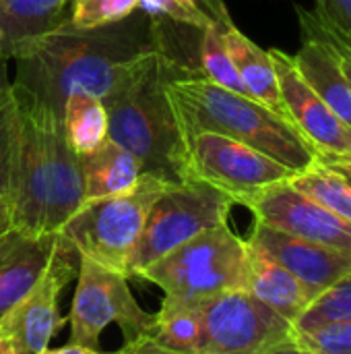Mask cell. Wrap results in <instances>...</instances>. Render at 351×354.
<instances>
[{"mask_svg": "<svg viewBox=\"0 0 351 354\" xmlns=\"http://www.w3.org/2000/svg\"><path fill=\"white\" fill-rule=\"evenodd\" d=\"M10 201L8 197H0V234L10 228Z\"/></svg>", "mask_w": 351, "mask_h": 354, "instance_id": "d590c367", "label": "cell"}, {"mask_svg": "<svg viewBox=\"0 0 351 354\" xmlns=\"http://www.w3.org/2000/svg\"><path fill=\"white\" fill-rule=\"evenodd\" d=\"M60 234H27L8 228L0 234V319L46 272Z\"/></svg>", "mask_w": 351, "mask_h": 354, "instance_id": "2e32d148", "label": "cell"}, {"mask_svg": "<svg viewBox=\"0 0 351 354\" xmlns=\"http://www.w3.org/2000/svg\"><path fill=\"white\" fill-rule=\"evenodd\" d=\"M302 46L294 54V64L308 87L351 127V85L341 68V60L333 44L323 31L314 10L296 4Z\"/></svg>", "mask_w": 351, "mask_h": 354, "instance_id": "9a60e30c", "label": "cell"}, {"mask_svg": "<svg viewBox=\"0 0 351 354\" xmlns=\"http://www.w3.org/2000/svg\"><path fill=\"white\" fill-rule=\"evenodd\" d=\"M139 10V0H72L68 25L74 29H97L120 23Z\"/></svg>", "mask_w": 351, "mask_h": 354, "instance_id": "4316f807", "label": "cell"}, {"mask_svg": "<svg viewBox=\"0 0 351 354\" xmlns=\"http://www.w3.org/2000/svg\"><path fill=\"white\" fill-rule=\"evenodd\" d=\"M223 44L246 93L259 104H263L265 108H269L271 112L290 120V114L281 97L277 71H275L269 50H263L259 44H254L236 25H230L228 29H223Z\"/></svg>", "mask_w": 351, "mask_h": 354, "instance_id": "ac0fdd59", "label": "cell"}, {"mask_svg": "<svg viewBox=\"0 0 351 354\" xmlns=\"http://www.w3.org/2000/svg\"><path fill=\"white\" fill-rule=\"evenodd\" d=\"M184 141L188 180L209 183L238 205L294 176L283 164L225 135L199 131L184 135Z\"/></svg>", "mask_w": 351, "mask_h": 354, "instance_id": "9c48e42d", "label": "cell"}, {"mask_svg": "<svg viewBox=\"0 0 351 354\" xmlns=\"http://www.w3.org/2000/svg\"><path fill=\"white\" fill-rule=\"evenodd\" d=\"M197 71H199V79H205V81L215 83L223 89L248 95L238 73H236V68H234L230 54L225 50L223 29H219L215 25L201 29L199 50H197Z\"/></svg>", "mask_w": 351, "mask_h": 354, "instance_id": "cb8c5ba5", "label": "cell"}, {"mask_svg": "<svg viewBox=\"0 0 351 354\" xmlns=\"http://www.w3.org/2000/svg\"><path fill=\"white\" fill-rule=\"evenodd\" d=\"M310 354H312V353H310Z\"/></svg>", "mask_w": 351, "mask_h": 354, "instance_id": "74e56055", "label": "cell"}, {"mask_svg": "<svg viewBox=\"0 0 351 354\" xmlns=\"http://www.w3.org/2000/svg\"><path fill=\"white\" fill-rule=\"evenodd\" d=\"M244 207L265 226L351 255V222L296 191L290 180L265 189Z\"/></svg>", "mask_w": 351, "mask_h": 354, "instance_id": "7c38bea8", "label": "cell"}, {"mask_svg": "<svg viewBox=\"0 0 351 354\" xmlns=\"http://www.w3.org/2000/svg\"><path fill=\"white\" fill-rule=\"evenodd\" d=\"M215 27L219 29H228L230 25H234L232 17H230V10L225 6L223 0H190Z\"/></svg>", "mask_w": 351, "mask_h": 354, "instance_id": "4dcf8cb0", "label": "cell"}, {"mask_svg": "<svg viewBox=\"0 0 351 354\" xmlns=\"http://www.w3.org/2000/svg\"><path fill=\"white\" fill-rule=\"evenodd\" d=\"M155 328L151 338L172 351L180 354H199L201 346V311L199 303L192 305H161V311L155 313Z\"/></svg>", "mask_w": 351, "mask_h": 354, "instance_id": "603a6c76", "label": "cell"}, {"mask_svg": "<svg viewBox=\"0 0 351 354\" xmlns=\"http://www.w3.org/2000/svg\"><path fill=\"white\" fill-rule=\"evenodd\" d=\"M267 354H310L306 348H302L294 338L292 340H288V342H281V344H277L275 348H271Z\"/></svg>", "mask_w": 351, "mask_h": 354, "instance_id": "e575fe53", "label": "cell"}, {"mask_svg": "<svg viewBox=\"0 0 351 354\" xmlns=\"http://www.w3.org/2000/svg\"><path fill=\"white\" fill-rule=\"evenodd\" d=\"M77 276L79 282L68 315L72 344L99 348V336L110 324L120 326L126 342L153 334L157 315L141 309L124 274L79 257Z\"/></svg>", "mask_w": 351, "mask_h": 354, "instance_id": "ba28073f", "label": "cell"}, {"mask_svg": "<svg viewBox=\"0 0 351 354\" xmlns=\"http://www.w3.org/2000/svg\"><path fill=\"white\" fill-rule=\"evenodd\" d=\"M246 243L277 261L279 266H283L314 297L323 295L327 288H331L351 272L350 253H341L317 243L290 236L261 222H254Z\"/></svg>", "mask_w": 351, "mask_h": 354, "instance_id": "5bb4252c", "label": "cell"}, {"mask_svg": "<svg viewBox=\"0 0 351 354\" xmlns=\"http://www.w3.org/2000/svg\"><path fill=\"white\" fill-rule=\"evenodd\" d=\"M317 17L351 46V0H314Z\"/></svg>", "mask_w": 351, "mask_h": 354, "instance_id": "f546056e", "label": "cell"}, {"mask_svg": "<svg viewBox=\"0 0 351 354\" xmlns=\"http://www.w3.org/2000/svg\"><path fill=\"white\" fill-rule=\"evenodd\" d=\"M321 21V19H319ZM321 25H323V31H325V35L329 37V41L333 44V48L337 50V54H339V60H341V68H343V73H345V77H348V81H350L351 85V46L345 41V39H341L337 33H333L323 21H321Z\"/></svg>", "mask_w": 351, "mask_h": 354, "instance_id": "d6a6232c", "label": "cell"}, {"mask_svg": "<svg viewBox=\"0 0 351 354\" xmlns=\"http://www.w3.org/2000/svg\"><path fill=\"white\" fill-rule=\"evenodd\" d=\"M168 187L170 183L143 174L141 180L124 193L85 201L62 226L60 234L77 249L79 257L124 274L147 214Z\"/></svg>", "mask_w": 351, "mask_h": 354, "instance_id": "8992f818", "label": "cell"}, {"mask_svg": "<svg viewBox=\"0 0 351 354\" xmlns=\"http://www.w3.org/2000/svg\"><path fill=\"white\" fill-rule=\"evenodd\" d=\"M0 354H17L8 344H4L2 340H0Z\"/></svg>", "mask_w": 351, "mask_h": 354, "instance_id": "8d00e7d4", "label": "cell"}, {"mask_svg": "<svg viewBox=\"0 0 351 354\" xmlns=\"http://www.w3.org/2000/svg\"><path fill=\"white\" fill-rule=\"evenodd\" d=\"M168 95L184 135L199 131L225 135L273 158L294 174L319 158V151L290 120L248 95L205 79H174L168 83Z\"/></svg>", "mask_w": 351, "mask_h": 354, "instance_id": "277c9868", "label": "cell"}, {"mask_svg": "<svg viewBox=\"0 0 351 354\" xmlns=\"http://www.w3.org/2000/svg\"><path fill=\"white\" fill-rule=\"evenodd\" d=\"M335 322H351V272L310 303L294 324V332H306Z\"/></svg>", "mask_w": 351, "mask_h": 354, "instance_id": "d4e9b609", "label": "cell"}, {"mask_svg": "<svg viewBox=\"0 0 351 354\" xmlns=\"http://www.w3.org/2000/svg\"><path fill=\"white\" fill-rule=\"evenodd\" d=\"M62 129L72 151L83 158L108 139V110L101 100L74 91L62 110Z\"/></svg>", "mask_w": 351, "mask_h": 354, "instance_id": "7402d4cb", "label": "cell"}, {"mask_svg": "<svg viewBox=\"0 0 351 354\" xmlns=\"http://www.w3.org/2000/svg\"><path fill=\"white\" fill-rule=\"evenodd\" d=\"M70 6L72 0H0V58L8 60L21 44L66 25Z\"/></svg>", "mask_w": 351, "mask_h": 354, "instance_id": "d6986e66", "label": "cell"}, {"mask_svg": "<svg viewBox=\"0 0 351 354\" xmlns=\"http://www.w3.org/2000/svg\"><path fill=\"white\" fill-rule=\"evenodd\" d=\"M19 135H21L19 104L10 85H4L0 87V197L10 195Z\"/></svg>", "mask_w": 351, "mask_h": 354, "instance_id": "484cf974", "label": "cell"}, {"mask_svg": "<svg viewBox=\"0 0 351 354\" xmlns=\"http://www.w3.org/2000/svg\"><path fill=\"white\" fill-rule=\"evenodd\" d=\"M290 185L335 216L351 222V160L319 153L312 166L290 178Z\"/></svg>", "mask_w": 351, "mask_h": 354, "instance_id": "44dd1931", "label": "cell"}, {"mask_svg": "<svg viewBox=\"0 0 351 354\" xmlns=\"http://www.w3.org/2000/svg\"><path fill=\"white\" fill-rule=\"evenodd\" d=\"M39 354H103L99 348H87V346H81V344H66V346H60V348H46L43 353Z\"/></svg>", "mask_w": 351, "mask_h": 354, "instance_id": "836d02e7", "label": "cell"}, {"mask_svg": "<svg viewBox=\"0 0 351 354\" xmlns=\"http://www.w3.org/2000/svg\"><path fill=\"white\" fill-rule=\"evenodd\" d=\"M199 354H267L294 338V326L246 290H228L199 303Z\"/></svg>", "mask_w": 351, "mask_h": 354, "instance_id": "30bf717a", "label": "cell"}, {"mask_svg": "<svg viewBox=\"0 0 351 354\" xmlns=\"http://www.w3.org/2000/svg\"><path fill=\"white\" fill-rule=\"evenodd\" d=\"M153 48H157V21L143 10L97 29H74L66 23L17 48L10 89L21 106L62 120L70 93H89L106 104Z\"/></svg>", "mask_w": 351, "mask_h": 354, "instance_id": "6da1fadb", "label": "cell"}, {"mask_svg": "<svg viewBox=\"0 0 351 354\" xmlns=\"http://www.w3.org/2000/svg\"><path fill=\"white\" fill-rule=\"evenodd\" d=\"M234 199L203 180H184L170 185L151 205L143 232L126 261V278L139 274L194 239L197 234L228 224Z\"/></svg>", "mask_w": 351, "mask_h": 354, "instance_id": "52a82bcc", "label": "cell"}, {"mask_svg": "<svg viewBox=\"0 0 351 354\" xmlns=\"http://www.w3.org/2000/svg\"><path fill=\"white\" fill-rule=\"evenodd\" d=\"M19 114L10 224L27 234H58L85 203L81 158L68 145L60 118L21 104Z\"/></svg>", "mask_w": 351, "mask_h": 354, "instance_id": "3957f363", "label": "cell"}, {"mask_svg": "<svg viewBox=\"0 0 351 354\" xmlns=\"http://www.w3.org/2000/svg\"><path fill=\"white\" fill-rule=\"evenodd\" d=\"M269 54L275 64L281 97L294 127L321 156L351 160V127L308 87L298 73L292 54L279 48H271Z\"/></svg>", "mask_w": 351, "mask_h": 354, "instance_id": "4fadbf2b", "label": "cell"}, {"mask_svg": "<svg viewBox=\"0 0 351 354\" xmlns=\"http://www.w3.org/2000/svg\"><path fill=\"white\" fill-rule=\"evenodd\" d=\"M112 354H180V353H172L163 346H159L151 336H143L139 340H132V342H126L118 353Z\"/></svg>", "mask_w": 351, "mask_h": 354, "instance_id": "1f68e13d", "label": "cell"}, {"mask_svg": "<svg viewBox=\"0 0 351 354\" xmlns=\"http://www.w3.org/2000/svg\"><path fill=\"white\" fill-rule=\"evenodd\" d=\"M244 290L279 313L292 326L317 299L294 274L248 245Z\"/></svg>", "mask_w": 351, "mask_h": 354, "instance_id": "e0dca14e", "label": "cell"}, {"mask_svg": "<svg viewBox=\"0 0 351 354\" xmlns=\"http://www.w3.org/2000/svg\"><path fill=\"white\" fill-rule=\"evenodd\" d=\"M77 272L79 253L60 234L41 278L25 297L19 299L14 307L2 315L0 340L17 354L43 353L52 336L66 324V319L58 315V297Z\"/></svg>", "mask_w": 351, "mask_h": 354, "instance_id": "8fae6325", "label": "cell"}, {"mask_svg": "<svg viewBox=\"0 0 351 354\" xmlns=\"http://www.w3.org/2000/svg\"><path fill=\"white\" fill-rule=\"evenodd\" d=\"M174 79H186V73L157 39V48L137 62L103 104L108 139L132 153L143 174L170 185L188 180L186 141L168 95V83Z\"/></svg>", "mask_w": 351, "mask_h": 354, "instance_id": "7a4b0ae2", "label": "cell"}, {"mask_svg": "<svg viewBox=\"0 0 351 354\" xmlns=\"http://www.w3.org/2000/svg\"><path fill=\"white\" fill-rule=\"evenodd\" d=\"M294 340L312 354H351V322L294 332Z\"/></svg>", "mask_w": 351, "mask_h": 354, "instance_id": "83f0119b", "label": "cell"}, {"mask_svg": "<svg viewBox=\"0 0 351 354\" xmlns=\"http://www.w3.org/2000/svg\"><path fill=\"white\" fill-rule=\"evenodd\" d=\"M139 10L151 19L182 23L190 27H211L213 23L190 0H139Z\"/></svg>", "mask_w": 351, "mask_h": 354, "instance_id": "f1b7e54d", "label": "cell"}, {"mask_svg": "<svg viewBox=\"0 0 351 354\" xmlns=\"http://www.w3.org/2000/svg\"><path fill=\"white\" fill-rule=\"evenodd\" d=\"M246 261L248 243L221 224L176 247L139 278L163 290L161 305H192L228 290H244Z\"/></svg>", "mask_w": 351, "mask_h": 354, "instance_id": "5b68a950", "label": "cell"}, {"mask_svg": "<svg viewBox=\"0 0 351 354\" xmlns=\"http://www.w3.org/2000/svg\"><path fill=\"white\" fill-rule=\"evenodd\" d=\"M81 168L85 180V201L124 193L143 176L139 160L112 139H106L95 151L83 156Z\"/></svg>", "mask_w": 351, "mask_h": 354, "instance_id": "ffe728a7", "label": "cell"}]
</instances>
